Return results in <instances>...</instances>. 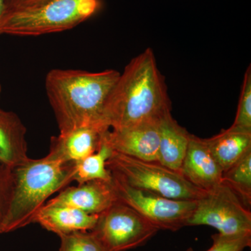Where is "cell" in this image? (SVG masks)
I'll return each mask as SVG.
<instances>
[{
  "label": "cell",
  "mask_w": 251,
  "mask_h": 251,
  "mask_svg": "<svg viewBox=\"0 0 251 251\" xmlns=\"http://www.w3.org/2000/svg\"><path fill=\"white\" fill-rule=\"evenodd\" d=\"M99 215L64 206H44L38 211L33 223L57 235L92 231L97 225Z\"/></svg>",
  "instance_id": "4fadbf2b"
},
{
  "label": "cell",
  "mask_w": 251,
  "mask_h": 251,
  "mask_svg": "<svg viewBox=\"0 0 251 251\" xmlns=\"http://www.w3.org/2000/svg\"><path fill=\"white\" fill-rule=\"evenodd\" d=\"M26 133L16 113L0 108V162L13 168L29 159Z\"/></svg>",
  "instance_id": "9a60e30c"
},
{
  "label": "cell",
  "mask_w": 251,
  "mask_h": 251,
  "mask_svg": "<svg viewBox=\"0 0 251 251\" xmlns=\"http://www.w3.org/2000/svg\"><path fill=\"white\" fill-rule=\"evenodd\" d=\"M168 112H171V101L165 77L153 51L148 48L120 73L105 105V122L112 130H120L159 120Z\"/></svg>",
  "instance_id": "7a4b0ae2"
},
{
  "label": "cell",
  "mask_w": 251,
  "mask_h": 251,
  "mask_svg": "<svg viewBox=\"0 0 251 251\" xmlns=\"http://www.w3.org/2000/svg\"><path fill=\"white\" fill-rule=\"evenodd\" d=\"M99 6V0H50L35 7L5 11L0 35L37 36L69 30L92 17Z\"/></svg>",
  "instance_id": "277c9868"
},
{
  "label": "cell",
  "mask_w": 251,
  "mask_h": 251,
  "mask_svg": "<svg viewBox=\"0 0 251 251\" xmlns=\"http://www.w3.org/2000/svg\"><path fill=\"white\" fill-rule=\"evenodd\" d=\"M159 120H148L120 130H106L104 138L113 151L146 161L158 162Z\"/></svg>",
  "instance_id": "9c48e42d"
},
{
  "label": "cell",
  "mask_w": 251,
  "mask_h": 251,
  "mask_svg": "<svg viewBox=\"0 0 251 251\" xmlns=\"http://www.w3.org/2000/svg\"><path fill=\"white\" fill-rule=\"evenodd\" d=\"M190 135L166 112L159 121V148L158 162L172 171L179 173L189 143Z\"/></svg>",
  "instance_id": "5bb4252c"
},
{
  "label": "cell",
  "mask_w": 251,
  "mask_h": 251,
  "mask_svg": "<svg viewBox=\"0 0 251 251\" xmlns=\"http://www.w3.org/2000/svg\"><path fill=\"white\" fill-rule=\"evenodd\" d=\"M106 130L87 126L64 134L59 133L51 138L48 154L64 163H76L98 150L102 135Z\"/></svg>",
  "instance_id": "7c38bea8"
},
{
  "label": "cell",
  "mask_w": 251,
  "mask_h": 251,
  "mask_svg": "<svg viewBox=\"0 0 251 251\" xmlns=\"http://www.w3.org/2000/svg\"><path fill=\"white\" fill-rule=\"evenodd\" d=\"M117 199L138 211L158 229L176 231L187 226L197 201H180L163 197L128 186L112 176Z\"/></svg>",
  "instance_id": "ba28073f"
},
{
  "label": "cell",
  "mask_w": 251,
  "mask_h": 251,
  "mask_svg": "<svg viewBox=\"0 0 251 251\" xmlns=\"http://www.w3.org/2000/svg\"><path fill=\"white\" fill-rule=\"evenodd\" d=\"M75 163H64L49 154L13 168L12 193L0 234L13 232L32 224L38 211L54 193L74 181Z\"/></svg>",
  "instance_id": "3957f363"
},
{
  "label": "cell",
  "mask_w": 251,
  "mask_h": 251,
  "mask_svg": "<svg viewBox=\"0 0 251 251\" xmlns=\"http://www.w3.org/2000/svg\"><path fill=\"white\" fill-rule=\"evenodd\" d=\"M207 226L228 237L251 234V213L224 182L197 201L187 226Z\"/></svg>",
  "instance_id": "8992f818"
},
{
  "label": "cell",
  "mask_w": 251,
  "mask_h": 251,
  "mask_svg": "<svg viewBox=\"0 0 251 251\" xmlns=\"http://www.w3.org/2000/svg\"><path fill=\"white\" fill-rule=\"evenodd\" d=\"M59 251H108L92 231L59 236Z\"/></svg>",
  "instance_id": "d6986e66"
},
{
  "label": "cell",
  "mask_w": 251,
  "mask_h": 251,
  "mask_svg": "<svg viewBox=\"0 0 251 251\" xmlns=\"http://www.w3.org/2000/svg\"><path fill=\"white\" fill-rule=\"evenodd\" d=\"M104 133L98 150L74 164V181L77 184L92 180L110 181L112 179L106 163L113 150L105 140Z\"/></svg>",
  "instance_id": "e0dca14e"
},
{
  "label": "cell",
  "mask_w": 251,
  "mask_h": 251,
  "mask_svg": "<svg viewBox=\"0 0 251 251\" xmlns=\"http://www.w3.org/2000/svg\"><path fill=\"white\" fill-rule=\"evenodd\" d=\"M223 182L240 198L244 205H251V151L223 174Z\"/></svg>",
  "instance_id": "ac0fdd59"
},
{
  "label": "cell",
  "mask_w": 251,
  "mask_h": 251,
  "mask_svg": "<svg viewBox=\"0 0 251 251\" xmlns=\"http://www.w3.org/2000/svg\"><path fill=\"white\" fill-rule=\"evenodd\" d=\"M13 169L0 162V223L4 219L12 193Z\"/></svg>",
  "instance_id": "44dd1931"
},
{
  "label": "cell",
  "mask_w": 251,
  "mask_h": 251,
  "mask_svg": "<svg viewBox=\"0 0 251 251\" xmlns=\"http://www.w3.org/2000/svg\"><path fill=\"white\" fill-rule=\"evenodd\" d=\"M179 173L193 186L209 191L222 183L224 171L211 155L205 140L191 134Z\"/></svg>",
  "instance_id": "8fae6325"
},
{
  "label": "cell",
  "mask_w": 251,
  "mask_h": 251,
  "mask_svg": "<svg viewBox=\"0 0 251 251\" xmlns=\"http://www.w3.org/2000/svg\"><path fill=\"white\" fill-rule=\"evenodd\" d=\"M106 166L112 176L128 186L163 197L198 201L206 192L158 162L143 161L113 151Z\"/></svg>",
  "instance_id": "5b68a950"
},
{
  "label": "cell",
  "mask_w": 251,
  "mask_h": 251,
  "mask_svg": "<svg viewBox=\"0 0 251 251\" xmlns=\"http://www.w3.org/2000/svg\"><path fill=\"white\" fill-rule=\"evenodd\" d=\"M118 201L112 180H92L75 186L64 188L47 205L75 208L90 214H99Z\"/></svg>",
  "instance_id": "30bf717a"
},
{
  "label": "cell",
  "mask_w": 251,
  "mask_h": 251,
  "mask_svg": "<svg viewBox=\"0 0 251 251\" xmlns=\"http://www.w3.org/2000/svg\"><path fill=\"white\" fill-rule=\"evenodd\" d=\"M49 1L50 0H4V12L35 7Z\"/></svg>",
  "instance_id": "603a6c76"
},
{
  "label": "cell",
  "mask_w": 251,
  "mask_h": 251,
  "mask_svg": "<svg viewBox=\"0 0 251 251\" xmlns=\"http://www.w3.org/2000/svg\"><path fill=\"white\" fill-rule=\"evenodd\" d=\"M204 140L224 173L251 151V131L232 126L219 134Z\"/></svg>",
  "instance_id": "2e32d148"
},
{
  "label": "cell",
  "mask_w": 251,
  "mask_h": 251,
  "mask_svg": "<svg viewBox=\"0 0 251 251\" xmlns=\"http://www.w3.org/2000/svg\"><path fill=\"white\" fill-rule=\"evenodd\" d=\"M4 0H0V18L4 12Z\"/></svg>",
  "instance_id": "cb8c5ba5"
},
{
  "label": "cell",
  "mask_w": 251,
  "mask_h": 251,
  "mask_svg": "<svg viewBox=\"0 0 251 251\" xmlns=\"http://www.w3.org/2000/svg\"><path fill=\"white\" fill-rule=\"evenodd\" d=\"M120 75L114 69L50 71L45 79L46 92L59 133L87 126L110 129L105 120V105Z\"/></svg>",
  "instance_id": "6da1fadb"
},
{
  "label": "cell",
  "mask_w": 251,
  "mask_h": 251,
  "mask_svg": "<svg viewBox=\"0 0 251 251\" xmlns=\"http://www.w3.org/2000/svg\"><path fill=\"white\" fill-rule=\"evenodd\" d=\"M159 230L138 211L117 201L99 214L92 232L108 251H126L143 246Z\"/></svg>",
  "instance_id": "52a82bcc"
},
{
  "label": "cell",
  "mask_w": 251,
  "mask_h": 251,
  "mask_svg": "<svg viewBox=\"0 0 251 251\" xmlns=\"http://www.w3.org/2000/svg\"><path fill=\"white\" fill-rule=\"evenodd\" d=\"M212 238L214 244L206 251H242L251 244V234L228 237L218 234Z\"/></svg>",
  "instance_id": "7402d4cb"
},
{
  "label": "cell",
  "mask_w": 251,
  "mask_h": 251,
  "mask_svg": "<svg viewBox=\"0 0 251 251\" xmlns=\"http://www.w3.org/2000/svg\"><path fill=\"white\" fill-rule=\"evenodd\" d=\"M232 126L239 129L251 131V67L247 68L244 75L242 92L237 115Z\"/></svg>",
  "instance_id": "ffe728a7"
},
{
  "label": "cell",
  "mask_w": 251,
  "mask_h": 251,
  "mask_svg": "<svg viewBox=\"0 0 251 251\" xmlns=\"http://www.w3.org/2000/svg\"><path fill=\"white\" fill-rule=\"evenodd\" d=\"M1 83H0V97H1Z\"/></svg>",
  "instance_id": "d4e9b609"
}]
</instances>
